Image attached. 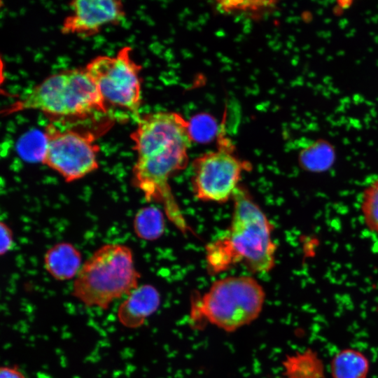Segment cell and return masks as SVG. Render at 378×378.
<instances>
[{
    "label": "cell",
    "instance_id": "obj_1",
    "mask_svg": "<svg viewBox=\"0 0 378 378\" xmlns=\"http://www.w3.org/2000/svg\"><path fill=\"white\" fill-rule=\"evenodd\" d=\"M130 137L136 154L132 184L148 202L161 204L165 216L183 234L192 232L170 186L171 178L188 164L193 142L189 120L176 111L144 114Z\"/></svg>",
    "mask_w": 378,
    "mask_h": 378
},
{
    "label": "cell",
    "instance_id": "obj_2",
    "mask_svg": "<svg viewBox=\"0 0 378 378\" xmlns=\"http://www.w3.org/2000/svg\"><path fill=\"white\" fill-rule=\"evenodd\" d=\"M230 225L206 247V267L216 274L241 264L252 273H267L275 265L273 225L248 190L239 185L233 197Z\"/></svg>",
    "mask_w": 378,
    "mask_h": 378
},
{
    "label": "cell",
    "instance_id": "obj_3",
    "mask_svg": "<svg viewBox=\"0 0 378 378\" xmlns=\"http://www.w3.org/2000/svg\"><path fill=\"white\" fill-rule=\"evenodd\" d=\"M140 277L132 249L125 244L107 243L83 263L71 295L86 307L106 310L136 288Z\"/></svg>",
    "mask_w": 378,
    "mask_h": 378
},
{
    "label": "cell",
    "instance_id": "obj_4",
    "mask_svg": "<svg viewBox=\"0 0 378 378\" xmlns=\"http://www.w3.org/2000/svg\"><path fill=\"white\" fill-rule=\"evenodd\" d=\"M26 110L39 111L51 118H85L107 112L85 67L62 70L34 86L26 95L2 110L4 115Z\"/></svg>",
    "mask_w": 378,
    "mask_h": 378
},
{
    "label": "cell",
    "instance_id": "obj_5",
    "mask_svg": "<svg viewBox=\"0 0 378 378\" xmlns=\"http://www.w3.org/2000/svg\"><path fill=\"white\" fill-rule=\"evenodd\" d=\"M265 301L262 285L251 276L217 279L202 295L192 297L190 320L209 323L226 332L251 324L260 315Z\"/></svg>",
    "mask_w": 378,
    "mask_h": 378
},
{
    "label": "cell",
    "instance_id": "obj_6",
    "mask_svg": "<svg viewBox=\"0 0 378 378\" xmlns=\"http://www.w3.org/2000/svg\"><path fill=\"white\" fill-rule=\"evenodd\" d=\"M235 147L221 128L216 149L203 153L192 163V189L195 197L203 202L225 203L239 187L242 174L252 167L239 158Z\"/></svg>",
    "mask_w": 378,
    "mask_h": 378
},
{
    "label": "cell",
    "instance_id": "obj_7",
    "mask_svg": "<svg viewBox=\"0 0 378 378\" xmlns=\"http://www.w3.org/2000/svg\"><path fill=\"white\" fill-rule=\"evenodd\" d=\"M130 46L115 55H99L85 66L103 102L128 111L136 122L140 118L142 103V67L132 57Z\"/></svg>",
    "mask_w": 378,
    "mask_h": 378
},
{
    "label": "cell",
    "instance_id": "obj_8",
    "mask_svg": "<svg viewBox=\"0 0 378 378\" xmlns=\"http://www.w3.org/2000/svg\"><path fill=\"white\" fill-rule=\"evenodd\" d=\"M43 137L41 161L66 183L78 181L99 169L100 147L94 133L62 130L50 122L44 129Z\"/></svg>",
    "mask_w": 378,
    "mask_h": 378
},
{
    "label": "cell",
    "instance_id": "obj_9",
    "mask_svg": "<svg viewBox=\"0 0 378 378\" xmlns=\"http://www.w3.org/2000/svg\"><path fill=\"white\" fill-rule=\"evenodd\" d=\"M69 6L71 11L63 20L61 33L82 38L98 34L106 25H118L126 15L119 0H74Z\"/></svg>",
    "mask_w": 378,
    "mask_h": 378
},
{
    "label": "cell",
    "instance_id": "obj_10",
    "mask_svg": "<svg viewBox=\"0 0 378 378\" xmlns=\"http://www.w3.org/2000/svg\"><path fill=\"white\" fill-rule=\"evenodd\" d=\"M160 304V294L154 286L139 285L119 305L117 310L118 320L125 328H140L158 311Z\"/></svg>",
    "mask_w": 378,
    "mask_h": 378
},
{
    "label": "cell",
    "instance_id": "obj_11",
    "mask_svg": "<svg viewBox=\"0 0 378 378\" xmlns=\"http://www.w3.org/2000/svg\"><path fill=\"white\" fill-rule=\"evenodd\" d=\"M82 254L71 243L60 241L50 246L43 256L46 271L55 280L75 279L82 265Z\"/></svg>",
    "mask_w": 378,
    "mask_h": 378
},
{
    "label": "cell",
    "instance_id": "obj_12",
    "mask_svg": "<svg viewBox=\"0 0 378 378\" xmlns=\"http://www.w3.org/2000/svg\"><path fill=\"white\" fill-rule=\"evenodd\" d=\"M336 160L334 146L328 141L318 139L303 147L298 161L302 169L310 173H323L329 170Z\"/></svg>",
    "mask_w": 378,
    "mask_h": 378
},
{
    "label": "cell",
    "instance_id": "obj_13",
    "mask_svg": "<svg viewBox=\"0 0 378 378\" xmlns=\"http://www.w3.org/2000/svg\"><path fill=\"white\" fill-rule=\"evenodd\" d=\"M332 378H366L370 361L361 351L346 348L337 352L330 364Z\"/></svg>",
    "mask_w": 378,
    "mask_h": 378
},
{
    "label": "cell",
    "instance_id": "obj_14",
    "mask_svg": "<svg viewBox=\"0 0 378 378\" xmlns=\"http://www.w3.org/2000/svg\"><path fill=\"white\" fill-rule=\"evenodd\" d=\"M285 378H323L324 365L310 349L287 356L283 362Z\"/></svg>",
    "mask_w": 378,
    "mask_h": 378
},
{
    "label": "cell",
    "instance_id": "obj_15",
    "mask_svg": "<svg viewBox=\"0 0 378 378\" xmlns=\"http://www.w3.org/2000/svg\"><path fill=\"white\" fill-rule=\"evenodd\" d=\"M164 213L155 206L139 209L133 219L132 225L136 236L148 241L158 239L164 231Z\"/></svg>",
    "mask_w": 378,
    "mask_h": 378
},
{
    "label": "cell",
    "instance_id": "obj_16",
    "mask_svg": "<svg viewBox=\"0 0 378 378\" xmlns=\"http://www.w3.org/2000/svg\"><path fill=\"white\" fill-rule=\"evenodd\" d=\"M360 208L365 226L371 232L378 234V178L363 190Z\"/></svg>",
    "mask_w": 378,
    "mask_h": 378
},
{
    "label": "cell",
    "instance_id": "obj_17",
    "mask_svg": "<svg viewBox=\"0 0 378 378\" xmlns=\"http://www.w3.org/2000/svg\"><path fill=\"white\" fill-rule=\"evenodd\" d=\"M190 132L193 141L207 143L218 137L220 130L216 129L214 118L207 114H200L189 120Z\"/></svg>",
    "mask_w": 378,
    "mask_h": 378
},
{
    "label": "cell",
    "instance_id": "obj_18",
    "mask_svg": "<svg viewBox=\"0 0 378 378\" xmlns=\"http://www.w3.org/2000/svg\"><path fill=\"white\" fill-rule=\"evenodd\" d=\"M274 1H221L217 7L225 13H241L252 15L267 10L274 6Z\"/></svg>",
    "mask_w": 378,
    "mask_h": 378
},
{
    "label": "cell",
    "instance_id": "obj_19",
    "mask_svg": "<svg viewBox=\"0 0 378 378\" xmlns=\"http://www.w3.org/2000/svg\"><path fill=\"white\" fill-rule=\"evenodd\" d=\"M0 238H1V244H0V254L1 255H4L6 254L8 252H9L13 246L14 243V239H13V232L12 229L9 227V225L4 222L1 221L0 223Z\"/></svg>",
    "mask_w": 378,
    "mask_h": 378
},
{
    "label": "cell",
    "instance_id": "obj_20",
    "mask_svg": "<svg viewBox=\"0 0 378 378\" xmlns=\"http://www.w3.org/2000/svg\"><path fill=\"white\" fill-rule=\"evenodd\" d=\"M0 378H27L18 366H1Z\"/></svg>",
    "mask_w": 378,
    "mask_h": 378
}]
</instances>
